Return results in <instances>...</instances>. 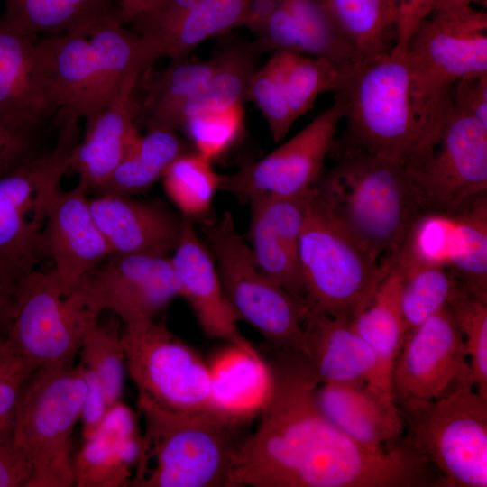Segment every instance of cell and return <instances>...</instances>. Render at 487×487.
Returning <instances> with one entry per match:
<instances>
[{"label": "cell", "mask_w": 487, "mask_h": 487, "mask_svg": "<svg viewBox=\"0 0 487 487\" xmlns=\"http://www.w3.org/2000/svg\"><path fill=\"white\" fill-rule=\"evenodd\" d=\"M248 0H197L171 36L161 47V57L186 58L200 43L242 26Z\"/></svg>", "instance_id": "74e56055"}, {"label": "cell", "mask_w": 487, "mask_h": 487, "mask_svg": "<svg viewBox=\"0 0 487 487\" xmlns=\"http://www.w3.org/2000/svg\"><path fill=\"white\" fill-rule=\"evenodd\" d=\"M45 37L51 78L59 107L84 119L92 79L89 39L72 33Z\"/></svg>", "instance_id": "836d02e7"}, {"label": "cell", "mask_w": 487, "mask_h": 487, "mask_svg": "<svg viewBox=\"0 0 487 487\" xmlns=\"http://www.w3.org/2000/svg\"><path fill=\"white\" fill-rule=\"evenodd\" d=\"M83 369L87 382V393L80 420L82 421V438L86 441L96 433L109 409L98 380L84 366Z\"/></svg>", "instance_id": "f5cc1de1"}, {"label": "cell", "mask_w": 487, "mask_h": 487, "mask_svg": "<svg viewBox=\"0 0 487 487\" xmlns=\"http://www.w3.org/2000/svg\"><path fill=\"white\" fill-rule=\"evenodd\" d=\"M87 309L99 315L110 311L123 323L154 319L181 289L170 255L111 254L72 289Z\"/></svg>", "instance_id": "9a60e30c"}, {"label": "cell", "mask_w": 487, "mask_h": 487, "mask_svg": "<svg viewBox=\"0 0 487 487\" xmlns=\"http://www.w3.org/2000/svg\"><path fill=\"white\" fill-rule=\"evenodd\" d=\"M248 100L261 110L272 140L282 141L296 120L287 99L277 53L256 69L250 82Z\"/></svg>", "instance_id": "7bdbcfd3"}, {"label": "cell", "mask_w": 487, "mask_h": 487, "mask_svg": "<svg viewBox=\"0 0 487 487\" xmlns=\"http://www.w3.org/2000/svg\"><path fill=\"white\" fill-rule=\"evenodd\" d=\"M284 5L297 23L305 55L347 67L360 62L358 54L343 36L322 0H284Z\"/></svg>", "instance_id": "ab89813d"}, {"label": "cell", "mask_w": 487, "mask_h": 487, "mask_svg": "<svg viewBox=\"0 0 487 487\" xmlns=\"http://www.w3.org/2000/svg\"><path fill=\"white\" fill-rule=\"evenodd\" d=\"M216 52L217 68L205 87L184 107L182 127L196 114L243 106L248 100L260 51L253 41H247L231 43Z\"/></svg>", "instance_id": "e575fe53"}, {"label": "cell", "mask_w": 487, "mask_h": 487, "mask_svg": "<svg viewBox=\"0 0 487 487\" xmlns=\"http://www.w3.org/2000/svg\"><path fill=\"white\" fill-rule=\"evenodd\" d=\"M197 0H153L128 23L133 31L152 42L159 50L178 29ZM161 54V52H160Z\"/></svg>", "instance_id": "bcb514c9"}, {"label": "cell", "mask_w": 487, "mask_h": 487, "mask_svg": "<svg viewBox=\"0 0 487 487\" xmlns=\"http://www.w3.org/2000/svg\"><path fill=\"white\" fill-rule=\"evenodd\" d=\"M304 355L320 383L363 380L371 383L377 360L352 321L307 308Z\"/></svg>", "instance_id": "4316f807"}, {"label": "cell", "mask_w": 487, "mask_h": 487, "mask_svg": "<svg viewBox=\"0 0 487 487\" xmlns=\"http://www.w3.org/2000/svg\"><path fill=\"white\" fill-rule=\"evenodd\" d=\"M469 372L468 356L450 304L410 335L394 363L391 390L400 409L432 400Z\"/></svg>", "instance_id": "2e32d148"}, {"label": "cell", "mask_w": 487, "mask_h": 487, "mask_svg": "<svg viewBox=\"0 0 487 487\" xmlns=\"http://www.w3.org/2000/svg\"><path fill=\"white\" fill-rule=\"evenodd\" d=\"M400 409L404 437L435 469L437 486H487V400L469 372L438 398Z\"/></svg>", "instance_id": "8992f818"}, {"label": "cell", "mask_w": 487, "mask_h": 487, "mask_svg": "<svg viewBox=\"0 0 487 487\" xmlns=\"http://www.w3.org/2000/svg\"><path fill=\"white\" fill-rule=\"evenodd\" d=\"M189 152L177 131L147 130L96 192L133 196L144 191L162 179L177 158Z\"/></svg>", "instance_id": "d6a6232c"}, {"label": "cell", "mask_w": 487, "mask_h": 487, "mask_svg": "<svg viewBox=\"0 0 487 487\" xmlns=\"http://www.w3.org/2000/svg\"><path fill=\"white\" fill-rule=\"evenodd\" d=\"M79 118L59 110L57 138L42 153L0 177V282L16 288L43 258L41 233L47 210L70 170Z\"/></svg>", "instance_id": "5b68a950"}, {"label": "cell", "mask_w": 487, "mask_h": 487, "mask_svg": "<svg viewBox=\"0 0 487 487\" xmlns=\"http://www.w3.org/2000/svg\"><path fill=\"white\" fill-rule=\"evenodd\" d=\"M344 102L335 94L333 104L302 130L255 162L226 174H219V191L245 201L257 193L299 195L308 191L324 171Z\"/></svg>", "instance_id": "5bb4252c"}, {"label": "cell", "mask_w": 487, "mask_h": 487, "mask_svg": "<svg viewBox=\"0 0 487 487\" xmlns=\"http://www.w3.org/2000/svg\"><path fill=\"white\" fill-rule=\"evenodd\" d=\"M15 357L12 354L6 339H0V370L12 362Z\"/></svg>", "instance_id": "6f0895ef"}, {"label": "cell", "mask_w": 487, "mask_h": 487, "mask_svg": "<svg viewBox=\"0 0 487 487\" xmlns=\"http://www.w3.org/2000/svg\"><path fill=\"white\" fill-rule=\"evenodd\" d=\"M181 297L189 303L202 330L212 338L254 348L239 332L225 296L215 260L200 240L193 220L182 217L179 238L170 255Z\"/></svg>", "instance_id": "44dd1931"}, {"label": "cell", "mask_w": 487, "mask_h": 487, "mask_svg": "<svg viewBox=\"0 0 487 487\" xmlns=\"http://www.w3.org/2000/svg\"><path fill=\"white\" fill-rule=\"evenodd\" d=\"M98 318L65 292L52 270L34 269L17 284L6 342L14 356L34 370L70 365Z\"/></svg>", "instance_id": "8fae6325"}, {"label": "cell", "mask_w": 487, "mask_h": 487, "mask_svg": "<svg viewBox=\"0 0 487 487\" xmlns=\"http://www.w3.org/2000/svg\"><path fill=\"white\" fill-rule=\"evenodd\" d=\"M229 345L207 363L211 403L220 418L238 427L261 413L272 393L274 375L255 348Z\"/></svg>", "instance_id": "484cf974"}, {"label": "cell", "mask_w": 487, "mask_h": 487, "mask_svg": "<svg viewBox=\"0 0 487 487\" xmlns=\"http://www.w3.org/2000/svg\"><path fill=\"white\" fill-rule=\"evenodd\" d=\"M200 231L237 320L254 327L270 350L301 353L303 319L308 307L258 269L246 239L236 229L232 213L225 211L220 217H205Z\"/></svg>", "instance_id": "9c48e42d"}, {"label": "cell", "mask_w": 487, "mask_h": 487, "mask_svg": "<svg viewBox=\"0 0 487 487\" xmlns=\"http://www.w3.org/2000/svg\"><path fill=\"white\" fill-rule=\"evenodd\" d=\"M390 265L400 278L403 346L418 327L452 300L463 285L446 268L403 262Z\"/></svg>", "instance_id": "d590c367"}, {"label": "cell", "mask_w": 487, "mask_h": 487, "mask_svg": "<svg viewBox=\"0 0 487 487\" xmlns=\"http://www.w3.org/2000/svg\"><path fill=\"white\" fill-rule=\"evenodd\" d=\"M354 330L375 354L377 364L371 384L391 394L394 363L403 343L400 278L391 266L369 306L352 321Z\"/></svg>", "instance_id": "f1b7e54d"}, {"label": "cell", "mask_w": 487, "mask_h": 487, "mask_svg": "<svg viewBox=\"0 0 487 487\" xmlns=\"http://www.w3.org/2000/svg\"><path fill=\"white\" fill-rule=\"evenodd\" d=\"M34 371L16 358L0 370V436L13 428L23 391Z\"/></svg>", "instance_id": "c3c4849f"}, {"label": "cell", "mask_w": 487, "mask_h": 487, "mask_svg": "<svg viewBox=\"0 0 487 487\" xmlns=\"http://www.w3.org/2000/svg\"><path fill=\"white\" fill-rule=\"evenodd\" d=\"M405 54L419 94L449 114L455 84L487 74V14L473 5L434 10L414 32Z\"/></svg>", "instance_id": "7c38bea8"}, {"label": "cell", "mask_w": 487, "mask_h": 487, "mask_svg": "<svg viewBox=\"0 0 487 487\" xmlns=\"http://www.w3.org/2000/svg\"><path fill=\"white\" fill-rule=\"evenodd\" d=\"M277 54L287 99L296 121L313 107L320 94L342 91L355 66L305 54Z\"/></svg>", "instance_id": "8d00e7d4"}, {"label": "cell", "mask_w": 487, "mask_h": 487, "mask_svg": "<svg viewBox=\"0 0 487 487\" xmlns=\"http://www.w3.org/2000/svg\"><path fill=\"white\" fill-rule=\"evenodd\" d=\"M243 120V106H237L196 114L186 120L182 129L193 142L195 151L211 161L235 141Z\"/></svg>", "instance_id": "ee69618b"}, {"label": "cell", "mask_w": 487, "mask_h": 487, "mask_svg": "<svg viewBox=\"0 0 487 487\" xmlns=\"http://www.w3.org/2000/svg\"><path fill=\"white\" fill-rule=\"evenodd\" d=\"M32 464L17 446L14 429L0 436V487H28Z\"/></svg>", "instance_id": "681fc988"}, {"label": "cell", "mask_w": 487, "mask_h": 487, "mask_svg": "<svg viewBox=\"0 0 487 487\" xmlns=\"http://www.w3.org/2000/svg\"><path fill=\"white\" fill-rule=\"evenodd\" d=\"M307 307L353 321L371 303L390 265L377 262L315 200L299 242Z\"/></svg>", "instance_id": "ba28073f"}, {"label": "cell", "mask_w": 487, "mask_h": 487, "mask_svg": "<svg viewBox=\"0 0 487 487\" xmlns=\"http://www.w3.org/2000/svg\"><path fill=\"white\" fill-rule=\"evenodd\" d=\"M453 106L487 128V74L464 77L453 88Z\"/></svg>", "instance_id": "f907efd6"}, {"label": "cell", "mask_w": 487, "mask_h": 487, "mask_svg": "<svg viewBox=\"0 0 487 487\" xmlns=\"http://www.w3.org/2000/svg\"><path fill=\"white\" fill-rule=\"evenodd\" d=\"M87 188L78 182L51 198L41 233V250L66 293L111 255L89 208Z\"/></svg>", "instance_id": "e0dca14e"}, {"label": "cell", "mask_w": 487, "mask_h": 487, "mask_svg": "<svg viewBox=\"0 0 487 487\" xmlns=\"http://www.w3.org/2000/svg\"><path fill=\"white\" fill-rule=\"evenodd\" d=\"M138 79L130 78L108 106L85 121L84 136L73 150L70 170L88 191H96L106 181L142 136L133 101Z\"/></svg>", "instance_id": "cb8c5ba5"}, {"label": "cell", "mask_w": 487, "mask_h": 487, "mask_svg": "<svg viewBox=\"0 0 487 487\" xmlns=\"http://www.w3.org/2000/svg\"><path fill=\"white\" fill-rule=\"evenodd\" d=\"M142 417V453L131 486L234 487L236 427L216 418Z\"/></svg>", "instance_id": "30bf717a"}, {"label": "cell", "mask_w": 487, "mask_h": 487, "mask_svg": "<svg viewBox=\"0 0 487 487\" xmlns=\"http://www.w3.org/2000/svg\"><path fill=\"white\" fill-rule=\"evenodd\" d=\"M486 2L487 0H436L434 10L462 8L471 6L474 3L486 5Z\"/></svg>", "instance_id": "9f6ffc18"}, {"label": "cell", "mask_w": 487, "mask_h": 487, "mask_svg": "<svg viewBox=\"0 0 487 487\" xmlns=\"http://www.w3.org/2000/svg\"><path fill=\"white\" fill-rule=\"evenodd\" d=\"M467 227L459 209L425 212L412 224L400 249L390 260L454 269L467 246Z\"/></svg>", "instance_id": "1f68e13d"}, {"label": "cell", "mask_w": 487, "mask_h": 487, "mask_svg": "<svg viewBox=\"0 0 487 487\" xmlns=\"http://www.w3.org/2000/svg\"><path fill=\"white\" fill-rule=\"evenodd\" d=\"M254 36L252 41L261 54H304L297 23L284 2Z\"/></svg>", "instance_id": "7dc6e473"}, {"label": "cell", "mask_w": 487, "mask_h": 487, "mask_svg": "<svg viewBox=\"0 0 487 487\" xmlns=\"http://www.w3.org/2000/svg\"><path fill=\"white\" fill-rule=\"evenodd\" d=\"M316 400L329 421L372 450L391 449L404 437L405 421L392 395L366 381L320 383Z\"/></svg>", "instance_id": "ffe728a7"}, {"label": "cell", "mask_w": 487, "mask_h": 487, "mask_svg": "<svg viewBox=\"0 0 487 487\" xmlns=\"http://www.w3.org/2000/svg\"><path fill=\"white\" fill-rule=\"evenodd\" d=\"M121 333L115 322L97 321L87 330L78 353L79 363L98 380L109 410L121 401L124 391L126 366Z\"/></svg>", "instance_id": "60d3db41"}, {"label": "cell", "mask_w": 487, "mask_h": 487, "mask_svg": "<svg viewBox=\"0 0 487 487\" xmlns=\"http://www.w3.org/2000/svg\"><path fill=\"white\" fill-rule=\"evenodd\" d=\"M360 61L389 55L396 41V0H322Z\"/></svg>", "instance_id": "4dcf8cb0"}, {"label": "cell", "mask_w": 487, "mask_h": 487, "mask_svg": "<svg viewBox=\"0 0 487 487\" xmlns=\"http://www.w3.org/2000/svg\"><path fill=\"white\" fill-rule=\"evenodd\" d=\"M142 447L136 414L122 401L106 414L96 433L72 456L77 487L130 485Z\"/></svg>", "instance_id": "d4e9b609"}, {"label": "cell", "mask_w": 487, "mask_h": 487, "mask_svg": "<svg viewBox=\"0 0 487 487\" xmlns=\"http://www.w3.org/2000/svg\"><path fill=\"white\" fill-rule=\"evenodd\" d=\"M59 110L46 37L0 31V118L45 124Z\"/></svg>", "instance_id": "ac0fdd59"}, {"label": "cell", "mask_w": 487, "mask_h": 487, "mask_svg": "<svg viewBox=\"0 0 487 487\" xmlns=\"http://www.w3.org/2000/svg\"><path fill=\"white\" fill-rule=\"evenodd\" d=\"M88 203L111 254L170 255L176 248L182 217L161 202L105 193Z\"/></svg>", "instance_id": "7402d4cb"}, {"label": "cell", "mask_w": 487, "mask_h": 487, "mask_svg": "<svg viewBox=\"0 0 487 487\" xmlns=\"http://www.w3.org/2000/svg\"><path fill=\"white\" fill-rule=\"evenodd\" d=\"M246 241L258 269L293 297L305 303L299 262V242L305 210L295 199L261 196L250 202Z\"/></svg>", "instance_id": "d6986e66"}, {"label": "cell", "mask_w": 487, "mask_h": 487, "mask_svg": "<svg viewBox=\"0 0 487 487\" xmlns=\"http://www.w3.org/2000/svg\"><path fill=\"white\" fill-rule=\"evenodd\" d=\"M87 37L92 79L85 121L108 106L130 78H139L161 57L152 42L124 26L118 10L99 19Z\"/></svg>", "instance_id": "603a6c76"}, {"label": "cell", "mask_w": 487, "mask_h": 487, "mask_svg": "<svg viewBox=\"0 0 487 487\" xmlns=\"http://www.w3.org/2000/svg\"><path fill=\"white\" fill-rule=\"evenodd\" d=\"M425 212H453L487 191V128L453 108L436 137L404 164Z\"/></svg>", "instance_id": "4fadbf2b"}, {"label": "cell", "mask_w": 487, "mask_h": 487, "mask_svg": "<svg viewBox=\"0 0 487 487\" xmlns=\"http://www.w3.org/2000/svg\"><path fill=\"white\" fill-rule=\"evenodd\" d=\"M336 94L344 102L345 126L329 155L362 152L405 164L450 115L419 94L406 54L358 62Z\"/></svg>", "instance_id": "7a4b0ae2"}, {"label": "cell", "mask_w": 487, "mask_h": 487, "mask_svg": "<svg viewBox=\"0 0 487 487\" xmlns=\"http://www.w3.org/2000/svg\"><path fill=\"white\" fill-rule=\"evenodd\" d=\"M449 304L464 343L471 382L487 400V301L462 286Z\"/></svg>", "instance_id": "b9f144b4"}, {"label": "cell", "mask_w": 487, "mask_h": 487, "mask_svg": "<svg viewBox=\"0 0 487 487\" xmlns=\"http://www.w3.org/2000/svg\"><path fill=\"white\" fill-rule=\"evenodd\" d=\"M16 288L0 282V339H6L11 326L15 306Z\"/></svg>", "instance_id": "db71d44e"}, {"label": "cell", "mask_w": 487, "mask_h": 487, "mask_svg": "<svg viewBox=\"0 0 487 487\" xmlns=\"http://www.w3.org/2000/svg\"><path fill=\"white\" fill-rule=\"evenodd\" d=\"M115 10L113 0H5L0 31L88 36L94 24Z\"/></svg>", "instance_id": "83f0119b"}, {"label": "cell", "mask_w": 487, "mask_h": 487, "mask_svg": "<svg viewBox=\"0 0 487 487\" xmlns=\"http://www.w3.org/2000/svg\"><path fill=\"white\" fill-rule=\"evenodd\" d=\"M312 187L320 207L377 262L389 264L423 212L403 163L362 152L332 155Z\"/></svg>", "instance_id": "3957f363"}, {"label": "cell", "mask_w": 487, "mask_h": 487, "mask_svg": "<svg viewBox=\"0 0 487 487\" xmlns=\"http://www.w3.org/2000/svg\"><path fill=\"white\" fill-rule=\"evenodd\" d=\"M124 325L125 366L142 415L222 419L212 407L207 363L197 351L163 322L136 318Z\"/></svg>", "instance_id": "277c9868"}, {"label": "cell", "mask_w": 487, "mask_h": 487, "mask_svg": "<svg viewBox=\"0 0 487 487\" xmlns=\"http://www.w3.org/2000/svg\"><path fill=\"white\" fill-rule=\"evenodd\" d=\"M396 41L391 54L403 55L419 24L433 12L436 0H396Z\"/></svg>", "instance_id": "816d5d0a"}, {"label": "cell", "mask_w": 487, "mask_h": 487, "mask_svg": "<svg viewBox=\"0 0 487 487\" xmlns=\"http://www.w3.org/2000/svg\"><path fill=\"white\" fill-rule=\"evenodd\" d=\"M44 126L0 118V177L47 150L42 148Z\"/></svg>", "instance_id": "f6af8a7d"}, {"label": "cell", "mask_w": 487, "mask_h": 487, "mask_svg": "<svg viewBox=\"0 0 487 487\" xmlns=\"http://www.w3.org/2000/svg\"><path fill=\"white\" fill-rule=\"evenodd\" d=\"M217 64V52L201 61L171 59L149 85L142 105L147 130L181 129L184 107L205 87Z\"/></svg>", "instance_id": "f546056e"}, {"label": "cell", "mask_w": 487, "mask_h": 487, "mask_svg": "<svg viewBox=\"0 0 487 487\" xmlns=\"http://www.w3.org/2000/svg\"><path fill=\"white\" fill-rule=\"evenodd\" d=\"M166 195L182 214V217L207 216L216 191L219 174L211 161L196 151L177 158L162 177Z\"/></svg>", "instance_id": "f35d334b"}, {"label": "cell", "mask_w": 487, "mask_h": 487, "mask_svg": "<svg viewBox=\"0 0 487 487\" xmlns=\"http://www.w3.org/2000/svg\"><path fill=\"white\" fill-rule=\"evenodd\" d=\"M269 351L273 391L256 430L236 447L234 487L437 486L436 472L405 437L375 451L329 421L301 353Z\"/></svg>", "instance_id": "6da1fadb"}, {"label": "cell", "mask_w": 487, "mask_h": 487, "mask_svg": "<svg viewBox=\"0 0 487 487\" xmlns=\"http://www.w3.org/2000/svg\"><path fill=\"white\" fill-rule=\"evenodd\" d=\"M153 0H121L118 14L125 24L131 18Z\"/></svg>", "instance_id": "11a10c76"}, {"label": "cell", "mask_w": 487, "mask_h": 487, "mask_svg": "<svg viewBox=\"0 0 487 487\" xmlns=\"http://www.w3.org/2000/svg\"><path fill=\"white\" fill-rule=\"evenodd\" d=\"M87 393L83 366L39 368L23 391L14 436L32 467L28 487L74 485L71 443Z\"/></svg>", "instance_id": "52a82bcc"}]
</instances>
